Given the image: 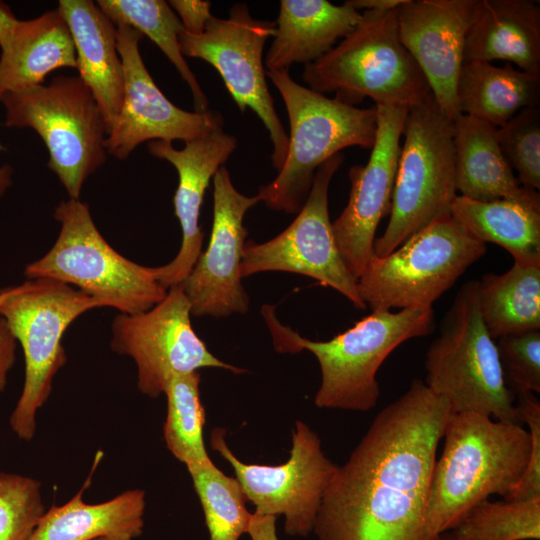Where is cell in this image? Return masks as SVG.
I'll list each match as a JSON object with an SVG mask.
<instances>
[{"mask_svg": "<svg viewBox=\"0 0 540 540\" xmlns=\"http://www.w3.org/2000/svg\"><path fill=\"white\" fill-rule=\"evenodd\" d=\"M453 413L415 379L373 419L323 496L318 540H435L427 527L432 473Z\"/></svg>", "mask_w": 540, "mask_h": 540, "instance_id": "6da1fadb", "label": "cell"}, {"mask_svg": "<svg viewBox=\"0 0 540 540\" xmlns=\"http://www.w3.org/2000/svg\"><path fill=\"white\" fill-rule=\"evenodd\" d=\"M517 398L528 429L479 411L451 414L429 491L427 527L434 539L491 495L540 497V402L532 392Z\"/></svg>", "mask_w": 540, "mask_h": 540, "instance_id": "7a4b0ae2", "label": "cell"}, {"mask_svg": "<svg viewBox=\"0 0 540 540\" xmlns=\"http://www.w3.org/2000/svg\"><path fill=\"white\" fill-rule=\"evenodd\" d=\"M263 315L278 352L303 349L316 357L321 384L314 397L318 408L367 412L380 396L377 372L399 345L424 337L435 328L432 306L398 312L376 309L351 328L327 341H312L277 321L270 308Z\"/></svg>", "mask_w": 540, "mask_h": 540, "instance_id": "3957f363", "label": "cell"}, {"mask_svg": "<svg viewBox=\"0 0 540 540\" xmlns=\"http://www.w3.org/2000/svg\"><path fill=\"white\" fill-rule=\"evenodd\" d=\"M266 76L283 99L290 134L282 168L258 195L273 210L298 214L324 162L348 147H373L377 111L328 98L295 82L289 71H266Z\"/></svg>", "mask_w": 540, "mask_h": 540, "instance_id": "277c9868", "label": "cell"}, {"mask_svg": "<svg viewBox=\"0 0 540 540\" xmlns=\"http://www.w3.org/2000/svg\"><path fill=\"white\" fill-rule=\"evenodd\" d=\"M397 9L363 11L353 31L305 65L303 81L310 89L335 93V99L353 106L365 97L376 106L406 108L424 100L430 87L399 38Z\"/></svg>", "mask_w": 540, "mask_h": 540, "instance_id": "5b68a950", "label": "cell"}, {"mask_svg": "<svg viewBox=\"0 0 540 540\" xmlns=\"http://www.w3.org/2000/svg\"><path fill=\"white\" fill-rule=\"evenodd\" d=\"M60 223L51 249L24 270L28 279L50 278L70 285L124 314L144 312L167 294L156 267L118 253L96 227L87 203L69 198L54 211Z\"/></svg>", "mask_w": 540, "mask_h": 540, "instance_id": "8992f818", "label": "cell"}, {"mask_svg": "<svg viewBox=\"0 0 540 540\" xmlns=\"http://www.w3.org/2000/svg\"><path fill=\"white\" fill-rule=\"evenodd\" d=\"M99 307L104 306L98 299L50 278L28 279L0 290V317L24 354V385L9 420L20 439L33 438L36 414L66 363L64 333L83 313Z\"/></svg>", "mask_w": 540, "mask_h": 540, "instance_id": "52a82bcc", "label": "cell"}, {"mask_svg": "<svg viewBox=\"0 0 540 540\" xmlns=\"http://www.w3.org/2000/svg\"><path fill=\"white\" fill-rule=\"evenodd\" d=\"M425 370L427 387L446 399L454 413L479 411L523 424L516 395L504 380L496 342L479 310L477 280L458 290L428 348Z\"/></svg>", "mask_w": 540, "mask_h": 540, "instance_id": "ba28073f", "label": "cell"}, {"mask_svg": "<svg viewBox=\"0 0 540 540\" xmlns=\"http://www.w3.org/2000/svg\"><path fill=\"white\" fill-rule=\"evenodd\" d=\"M4 125L31 128L44 142L48 167L72 199L107 158V123L94 95L79 76H57L48 84L4 91Z\"/></svg>", "mask_w": 540, "mask_h": 540, "instance_id": "9c48e42d", "label": "cell"}, {"mask_svg": "<svg viewBox=\"0 0 540 540\" xmlns=\"http://www.w3.org/2000/svg\"><path fill=\"white\" fill-rule=\"evenodd\" d=\"M384 233L375 238L374 254L384 257L433 221L451 215L457 197L453 121L430 93L408 108Z\"/></svg>", "mask_w": 540, "mask_h": 540, "instance_id": "30bf717a", "label": "cell"}, {"mask_svg": "<svg viewBox=\"0 0 540 540\" xmlns=\"http://www.w3.org/2000/svg\"><path fill=\"white\" fill-rule=\"evenodd\" d=\"M486 252L453 216L425 226L390 254L370 258L357 280L371 310L428 307Z\"/></svg>", "mask_w": 540, "mask_h": 540, "instance_id": "8fae6325", "label": "cell"}, {"mask_svg": "<svg viewBox=\"0 0 540 540\" xmlns=\"http://www.w3.org/2000/svg\"><path fill=\"white\" fill-rule=\"evenodd\" d=\"M276 33V23L252 17L245 3H235L227 18L213 17L203 33L179 36L182 55L211 64L220 74L241 112L251 109L266 127L273 145L272 166L285 162L288 135L269 92L263 50Z\"/></svg>", "mask_w": 540, "mask_h": 540, "instance_id": "7c38bea8", "label": "cell"}, {"mask_svg": "<svg viewBox=\"0 0 540 540\" xmlns=\"http://www.w3.org/2000/svg\"><path fill=\"white\" fill-rule=\"evenodd\" d=\"M225 434V429H213L210 445L232 466L255 512L284 516V531L289 536L306 537L313 532L323 496L338 468L324 454L318 435L296 421L289 459L279 465H260L239 460Z\"/></svg>", "mask_w": 540, "mask_h": 540, "instance_id": "4fadbf2b", "label": "cell"}, {"mask_svg": "<svg viewBox=\"0 0 540 540\" xmlns=\"http://www.w3.org/2000/svg\"><path fill=\"white\" fill-rule=\"evenodd\" d=\"M190 316V304L180 283L170 287L164 299L149 310L120 313L114 318L111 348L135 361L141 393L157 398L174 375L201 368L245 372L208 350L194 331Z\"/></svg>", "mask_w": 540, "mask_h": 540, "instance_id": "5bb4252c", "label": "cell"}, {"mask_svg": "<svg viewBox=\"0 0 540 540\" xmlns=\"http://www.w3.org/2000/svg\"><path fill=\"white\" fill-rule=\"evenodd\" d=\"M343 160L340 152L317 169L306 201L284 231L263 243H245L241 278L266 271L302 274L337 290L356 308H367L340 255L329 217V185Z\"/></svg>", "mask_w": 540, "mask_h": 540, "instance_id": "9a60e30c", "label": "cell"}, {"mask_svg": "<svg viewBox=\"0 0 540 540\" xmlns=\"http://www.w3.org/2000/svg\"><path fill=\"white\" fill-rule=\"evenodd\" d=\"M142 37L130 26H116L124 97L105 146L108 154L122 160L143 142L182 140L186 143L223 125V116L217 111H186L166 98L143 62L139 49Z\"/></svg>", "mask_w": 540, "mask_h": 540, "instance_id": "2e32d148", "label": "cell"}, {"mask_svg": "<svg viewBox=\"0 0 540 540\" xmlns=\"http://www.w3.org/2000/svg\"><path fill=\"white\" fill-rule=\"evenodd\" d=\"M213 179V222L209 244L181 283L191 315L228 317L245 314L249 296L241 283L240 266L248 231L246 212L259 203V195L246 196L233 185L223 165Z\"/></svg>", "mask_w": 540, "mask_h": 540, "instance_id": "e0dca14e", "label": "cell"}, {"mask_svg": "<svg viewBox=\"0 0 540 540\" xmlns=\"http://www.w3.org/2000/svg\"><path fill=\"white\" fill-rule=\"evenodd\" d=\"M377 129L366 165L349 170V200L332 222L340 255L357 281L374 254L375 233L381 219L390 214L400 139L408 108L375 106Z\"/></svg>", "mask_w": 540, "mask_h": 540, "instance_id": "ac0fdd59", "label": "cell"}, {"mask_svg": "<svg viewBox=\"0 0 540 540\" xmlns=\"http://www.w3.org/2000/svg\"><path fill=\"white\" fill-rule=\"evenodd\" d=\"M478 0H406L397 9L401 42L424 74L441 111L460 115L457 81Z\"/></svg>", "mask_w": 540, "mask_h": 540, "instance_id": "d6986e66", "label": "cell"}, {"mask_svg": "<svg viewBox=\"0 0 540 540\" xmlns=\"http://www.w3.org/2000/svg\"><path fill=\"white\" fill-rule=\"evenodd\" d=\"M236 147L237 139L222 127L186 142L182 149H176L169 141L148 142L149 152L170 162L179 178L173 204L182 231L180 250L171 262L156 267L158 281L167 290L185 280L202 253L204 234L199 217L204 194Z\"/></svg>", "mask_w": 540, "mask_h": 540, "instance_id": "ffe728a7", "label": "cell"}, {"mask_svg": "<svg viewBox=\"0 0 540 540\" xmlns=\"http://www.w3.org/2000/svg\"><path fill=\"white\" fill-rule=\"evenodd\" d=\"M57 9L73 39L78 76L94 95L109 133L124 97L116 26L91 0H60Z\"/></svg>", "mask_w": 540, "mask_h": 540, "instance_id": "44dd1931", "label": "cell"}, {"mask_svg": "<svg viewBox=\"0 0 540 540\" xmlns=\"http://www.w3.org/2000/svg\"><path fill=\"white\" fill-rule=\"evenodd\" d=\"M362 12L347 1L281 0L276 33L265 57L266 71H289L331 50L359 24Z\"/></svg>", "mask_w": 540, "mask_h": 540, "instance_id": "7402d4cb", "label": "cell"}, {"mask_svg": "<svg viewBox=\"0 0 540 540\" xmlns=\"http://www.w3.org/2000/svg\"><path fill=\"white\" fill-rule=\"evenodd\" d=\"M503 60L540 76V5L534 0H478L464 62Z\"/></svg>", "mask_w": 540, "mask_h": 540, "instance_id": "603a6c76", "label": "cell"}, {"mask_svg": "<svg viewBox=\"0 0 540 540\" xmlns=\"http://www.w3.org/2000/svg\"><path fill=\"white\" fill-rule=\"evenodd\" d=\"M452 216L475 238L505 248L514 263L540 266V195L522 186L512 198L477 201L457 195Z\"/></svg>", "mask_w": 540, "mask_h": 540, "instance_id": "cb8c5ba5", "label": "cell"}, {"mask_svg": "<svg viewBox=\"0 0 540 540\" xmlns=\"http://www.w3.org/2000/svg\"><path fill=\"white\" fill-rule=\"evenodd\" d=\"M70 30L58 9L37 18L18 20L0 55V91H20L43 84L60 68L76 69Z\"/></svg>", "mask_w": 540, "mask_h": 540, "instance_id": "d4e9b609", "label": "cell"}, {"mask_svg": "<svg viewBox=\"0 0 540 540\" xmlns=\"http://www.w3.org/2000/svg\"><path fill=\"white\" fill-rule=\"evenodd\" d=\"M83 491L45 511L29 540H134L141 536L146 506L143 490H127L97 504L83 501Z\"/></svg>", "mask_w": 540, "mask_h": 540, "instance_id": "484cf974", "label": "cell"}, {"mask_svg": "<svg viewBox=\"0 0 540 540\" xmlns=\"http://www.w3.org/2000/svg\"><path fill=\"white\" fill-rule=\"evenodd\" d=\"M453 125L455 185L460 196L492 201L518 195L522 186L501 151L497 128L464 114Z\"/></svg>", "mask_w": 540, "mask_h": 540, "instance_id": "4316f807", "label": "cell"}, {"mask_svg": "<svg viewBox=\"0 0 540 540\" xmlns=\"http://www.w3.org/2000/svg\"><path fill=\"white\" fill-rule=\"evenodd\" d=\"M461 114L499 128L521 110L538 106L540 76L491 62H464L457 81Z\"/></svg>", "mask_w": 540, "mask_h": 540, "instance_id": "83f0119b", "label": "cell"}, {"mask_svg": "<svg viewBox=\"0 0 540 540\" xmlns=\"http://www.w3.org/2000/svg\"><path fill=\"white\" fill-rule=\"evenodd\" d=\"M477 300L494 340L539 330L540 266L514 263L503 274H485L477 280Z\"/></svg>", "mask_w": 540, "mask_h": 540, "instance_id": "f1b7e54d", "label": "cell"}, {"mask_svg": "<svg viewBox=\"0 0 540 540\" xmlns=\"http://www.w3.org/2000/svg\"><path fill=\"white\" fill-rule=\"evenodd\" d=\"M98 7L117 25H127L149 37L189 86L196 111L208 110V99L182 55L179 36L184 28L164 0H98Z\"/></svg>", "mask_w": 540, "mask_h": 540, "instance_id": "f546056e", "label": "cell"}, {"mask_svg": "<svg viewBox=\"0 0 540 540\" xmlns=\"http://www.w3.org/2000/svg\"><path fill=\"white\" fill-rule=\"evenodd\" d=\"M198 371L174 375L167 383V414L163 435L168 450L186 465L211 460L203 438L206 414L200 398Z\"/></svg>", "mask_w": 540, "mask_h": 540, "instance_id": "4dcf8cb0", "label": "cell"}, {"mask_svg": "<svg viewBox=\"0 0 540 540\" xmlns=\"http://www.w3.org/2000/svg\"><path fill=\"white\" fill-rule=\"evenodd\" d=\"M201 502L210 540H239L247 533L252 514L236 478L223 473L212 460L187 467Z\"/></svg>", "mask_w": 540, "mask_h": 540, "instance_id": "1f68e13d", "label": "cell"}, {"mask_svg": "<svg viewBox=\"0 0 540 540\" xmlns=\"http://www.w3.org/2000/svg\"><path fill=\"white\" fill-rule=\"evenodd\" d=\"M455 540H539L540 497L473 507L450 531Z\"/></svg>", "mask_w": 540, "mask_h": 540, "instance_id": "d6a6232c", "label": "cell"}, {"mask_svg": "<svg viewBox=\"0 0 540 540\" xmlns=\"http://www.w3.org/2000/svg\"><path fill=\"white\" fill-rule=\"evenodd\" d=\"M501 151L521 186L540 188V110L527 107L497 128Z\"/></svg>", "mask_w": 540, "mask_h": 540, "instance_id": "836d02e7", "label": "cell"}, {"mask_svg": "<svg viewBox=\"0 0 540 540\" xmlns=\"http://www.w3.org/2000/svg\"><path fill=\"white\" fill-rule=\"evenodd\" d=\"M41 484L14 473H0V540H29L45 509Z\"/></svg>", "mask_w": 540, "mask_h": 540, "instance_id": "e575fe53", "label": "cell"}, {"mask_svg": "<svg viewBox=\"0 0 540 540\" xmlns=\"http://www.w3.org/2000/svg\"><path fill=\"white\" fill-rule=\"evenodd\" d=\"M496 347L504 380L516 395L540 392V331L506 335Z\"/></svg>", "mask_w": 540, "mask_h": 540, "instance_id": "d590c367", "label": "cell"}, {"mask_svg": "<svg viewBox=\"0 0 540 540\" xmlns=\"http://www.w3.org/2000/svg\"><path fill=\"white\" fill-rule=\"evenodd\" d=\"M168 4L178 16L184 31L189 34L203 33L207 23L213 17L210 1L171 0Z\"/></svg>", "mask_w": 540, "mask_h": 540, "instance_id": "8d00e7d4", "label": "cell"}, {"mask_svg": "<svg viewBox=\"0 0 540 540\" xmlns=\"http://www.w3.org/2000/svg\"><path fill=\"white\" fill-rule=\"evenodd\" d=\"M17 341L6 321L0 317V392L7 384L8 373L16 359Z\"/></svg>", "mask_w": 540, "mask_h": 540, "instance_id": "74e56055", "label": "cell"}, {"mask_svg": "<svg viewBox=\"0 0 540 540\" xmlns=\"http://www.w3.org/2000/svg\"><path fill=\"white\" fill-rule=\"evenodd\" d=\"M276 518L254 512L247 529L251 540H279L276 532Z\"/></svg>", "mask_w": 540, "mask_h": 540, "instance_id": "f35d334b", "label": "cell"}, {"mask_svg": "<svg viewBox=\"0 0 540 540\" xmlns=\"http://www.w3.org/2000/svg\"><path fill=\"white\" fill-rule=\"evenodd\" d=\"M18 19L11 8L0 1V49H4L9 43Z\"/></svg>", "mask_w": 540, "mask_h": 540, "instance_id": "ab89813d", "label": "cell"}, {"mask_svg": "<svg viewBox=\"0 0 540 540\" xmlns=\"http://www.w3.org/2000/svg\"><path fill=\"white\" fill-rule=\"evenodd\" d=\"M406 0H347L358 11H389L397 9Z\"/></svg>", "mask_w": 540, "mask_h": 540, "instance_id": "60d3db41", "label": "cell"}, {"mask_svg": "<svg viewBox=\"0 0 540 540\" xmlns=\"http://www.w3.org/2000/svg\"><path fill=\"white\" fill-rule=\"evenodd\" d=\"M3 91H0V98ZM5 150L4 145L0 141V152ZM13 169L9 164L0 165V198L6 193L13 182Z\"/></svg>", "mask_w": 540, "mask_h": 540, "instance_id": "b9f144b4", "label": "cell"}, {"mask_svg": "<svg viewBox=\"0 0 540 540\" xmlns=\"http://www.w3.org/2000/svg\"><path fill=\"white\" fill-rule=\"evenodd\" d=\"M435 540H455L450 532L440 534Z\"/></svg>", "mask_w": 540, "mask_h": 540, "instance_id": "7bdbcfd3", "label": "cell"}, {"mask_svg": "<svg viewBox=\"0 0 540 540\" xmlns=\"http://www.w3.org/2000/svg\"><path fill=\"white\" fill-rule=\"evenodd\" d=\"M98 540H105V539H98Z\"/></svg>", "mask_w": 540, "mask_h": 540, "instance_id": "ee69618b", "label": "cell"}]
</instances>
